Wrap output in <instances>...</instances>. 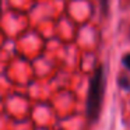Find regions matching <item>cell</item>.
I'll return each instance as SVG.
<instances>
[{"label":"cell","instance_id":"cell-5","mask_svg":"<svg viewBox=\"0 0 130 130\" xmlns=\"http://www.w3.org/2000/svg\"><path fill=\"white\" fill-rule=\"evenodd\" d=\"M0 10H2V0H0Z\"/></svg>","mask_w":130,"mask_h":130},{"label":"cell","instance_id":"cell-3","mask_svg":"<svg viewBox=\"0 0 130 130\" xmlns=\"http://www.w3.org/2000/svg\"><path fill=\"white\" fill-rule=\"evenodd\" d=\"M122 63H123V66H124V67H126L127 70L130 71V53L124 55L123 59H122Z\"/></svg>","mask_w":130,"mask_h":130},{"label":"cell","instance_id":"cell-4","mask_svg":"<svg viewBox=\"0 0 130 130\" xmlns=\"http://www.w3.org/2000/svg\"><path fill=\"white\" fill-rule=\"evenodd\" d=\"M101 6H102V10L106 13L108 11V0H101Z\"/></svg>","mask_w":130,"mask_h":130},{"label":"cell","instance_id":"cell-2","mask_svg":"<svg viewBox=\"0 0 130 130\" xmlns=\"http://www.w3.org/2000/svg\"><path fill=\"white\" fill-rule=\"evenodd\" d=\"M119 84H120V87L124 88V90H130V80L127 76H122L120 78H119Z\"/></svg>","mask_w":130,"mask_h":130},{"label":"cell","instance_id":"cell-1","mask_svg":"<svg viewBox=\"0 0 130 130\" xmlns=\"http://www.w3.org/2000/svg\"><path fill=\"white\" fill-rule=\"evenodd\" d=\"M104 92H105V74H104V67L99 66L94 71L90 81V88H88L87 108H85L88 120L94 122L98 119L102 101H104Z\"/></svg>","mask_w":130,"mask_h":130}]
</instances>
